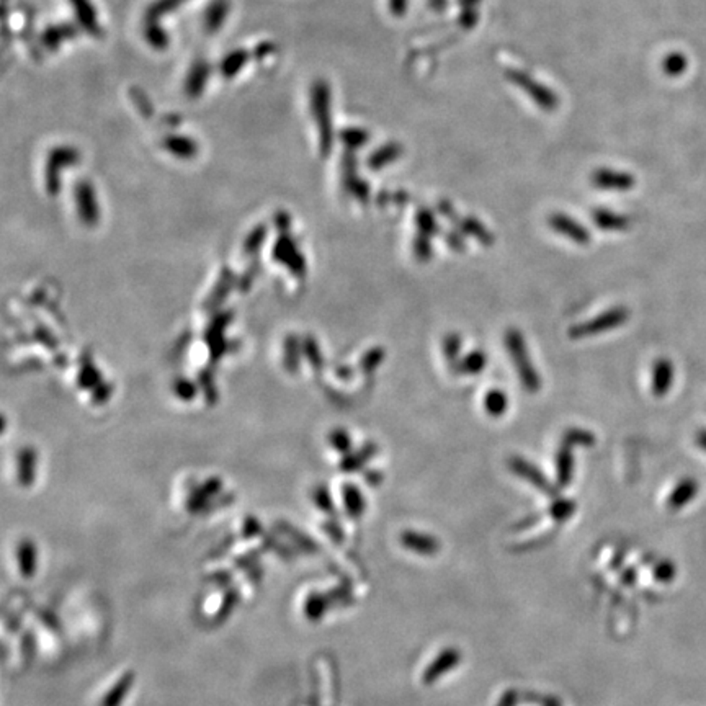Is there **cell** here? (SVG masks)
Instances as JSON below:
<instances>
[{"instance_id":"cell-31","label":"cell","mask_w":706,"mask_h":706,"mask_svg":"<svg viewBox=\"0 0 706 706\" xmlns=\"http://www.w3.org/2000/svg\"><path fill=\"white\" fill-rule=\"evenodd\" d=\"M463 340L458 333H448V336L443 339L442 350L443 355L448 358V362L455 363L459 358V353H462Z\"/></svg>"},{"instance_id":"cell-25","label":"cell","mask_w":706,"mask_h":706,"mask_svg":"<svg viewBox=\"0 0 706 706\" xmlns=\"http://www.w3.org/2000/svg\"><path fill=\"white\" fill-rule=\"evenodd\" d=\"M142 31H144L146 41L152 46V48L166 49L168 43H171L167 31L160 27V23L155 22V20H146Z\"/></svg>"},{"instance_id":"cell-30","label":"cell","mask_w":706,"mask_h":706,"mask_svg":"<svg viewBox=\"0 0 706 706\" xmlns=\"http://www.w3.org/2000/svg\"><path fill=\"white\" fill-rule=\"evenodd\" d=\"M416 226L418 229V234H424L427 238H433L438 232V224L437 219H435L433 213L429 210H420L416 216Z\"/></svg>"},{"instance_id":"cell-6","label":"cell","mask_w":706,"mask_h":706,"mask_svg":"<svg viewBox=\"0 0 706 706\" xmlns=\"http://www.w3.org/2000/svg\"><path fill=\"white\" fill-rule=\"evenodd\" d=\"M548 224L553 227V231H556L557 234L564 236L566 239L572 240V242L581 244V245L590 242L589 231H587L581 223L576 221V219L568 216V214H562V213L551 214L548 219Z\"/></svg>"},{"instance_id":"cell-21","label":"cell","mask_w":706,"mask_h":706,"mask_svg":"<svg viewBox=\"0 0 706 706\" xmlns=\"http://www.w3.org/2000/svg\"><path fill=\"white\" fill-rule=\"evenodd\" d=\"M455 371L459 375H479L481 371L486 370V365H488V355L481 350H472L464 355V357L458 358L455 363Z\"/></svg>"},{"instance_id":"cell-23","label":"cell","mask_w":706,"mask_h":706,"mask_svg":"<svg viewBox=\"0 0 706 706\" xmlns=\"http://www.w3.org/2000/svg\"><path fill=\"white\" fill-rule=\"evenodd\" d=\"M403 154V147H401L397 142H388L386 146L376 149L373 154L370 155V160H368V166H370L373 171H379V168L390 166L391 162H394L401 157Z\"/></svg>"},{"instance_id":"cell-9","label":"cell","mask_w":706,"mask_h":706,"mask_svg":"<svg viewBox=\"0 0 706 706\" xmlns=\"http://www.w3.org/2000/svg\"><path fill=\"white\" fill-rule=\"evenodd\" d=\"M674 365L669 358H657L651 370V391L656 397L666 396L674 384Z\"/></svg>"},{"instance_id":"cell-35","label":"cell","mask_w":706,"mask_h":706,"mask_svg":"<svg viewBox=\"0 0 706 706\" xmlns=\"http://www.w3.org/2000/svg\"><path fill=\"white\" fill-rule=\"evenodd\" d=\"M345 505L346 510H349L350 515L353 517H358V515L363 512V499L360 490L357 488H346L345 489Z\"/></svg>"},{"instance_id":"cell-5","label":"cell","mask_w":706,"mask_h":706,"mask_svg":"<svg viewBox=\"0 0 706 706\" xmlns=\"http://www.w3.org/2000/svg\"><path fill=\"white\" fill-rule=\"evenodd\" d=\"M507 77L518 88H522L531 100L536 101L538 107L546 110V112H553V110L557 108V97L551 90H548L543 84H540L538 80L531 79L527 73L510 71V73H507Z\"/></svg>"},{"instance_id":"cell-3","label":"cell","mask_w":706,"mask_h":706,"mask_svg":"<svg viewBox=\"0 0 706 706\" xmlns=\"http://www.w3.org/2000/svg\"><path fill=\"white\" fill-rule=\"evenodd\" d=\"M629 319V310L625 306H615L610 310L603 311L602 314L595 316L594 319L585 320V323L576 324L569 329V337L574 340L585 339V337L600 336V333L610 332L613 329L620 327Z\"/></svg>"},{"instance_id":"cell-8","label":"cell","mask_w":706,"mask_h":706,"mask_svg":"<svg viewBox=\"0 0 706 706\" xmlns=\"http://www.w3.org/2000/svg\"><path fill=\"white\" fill-rule=\"evenodd\" d=\"M211 75V64L208 61L200 58L197 61H193L192 67H190L187 77H185V94H187L190 99H200L205 92L206 86H208V80Z\"/></svg>"},{"instance_id":"cell-17","label":"cell","mask_w":706,"mask_h":706,"mask_svg":"<svg viewBox=\"0 0 706 706\" xmlns=\"http://www.w3.org/2000/svg\"><path fill=\"white\" fill-rule=\"evenodd\" d=\"M75 200H77V206H79L80 214H82L84 219H87V221H90V219L92 221H95L99 211H97V200H95L94 187H92L88 181L82 180L75 185Z\"/></svg>"},{"instance_id":"cell-40","label":"cell","mask_w":706,"mask_h":706,"mask_svg":"<svg viewBox=\"0 0 706 706\" xmlns=\"http://www.w3.org/2000/svg\"><path fill=\"white\" fill-rule=\"evenodd\" d=\"M390 7L392 14L401 16L404 15L405 8H407V0H390Z\"/></svg>"},{"instance_id":"cell-19","label":"cell","mask_w":706,"mask_h":706,"mask_svg":"<svg viewBox=\"0 0 706 706\" xmlns=\"http://www.w3.org/2000/svg\"><path fill=\"white\" fill-rule=\"evenodd\" d=\"M574 475V456L570 446L561 445L556 453V486L568 488Z\"/></svg>"},{"instance_id":"cell-4","label":"cell","mask_w":706,"mask_h":706,"mask_svg":"<svg viewBox=\"0 0 706 706\" xmlns=\"http://www.w3.org/2000/svg\"><path fill=\"white\" fill-rule=\"evenodd\" d=\"M79 151L73 146H56L49 151L48 160H46V187L49 193H58L61 168L74 166L79 162Z\"/></svg>"},{"instance_id":"cell-26","label":"cell","mask_w":706,"mask_h":706,"mask_svg":"<svg viewBox=\"0 0 706 706\" xmlns=\"http://www.w3.org/2000/svg\"><path fill=\"white\" fill-rule=\"evenodd\" d=\"M696 490H698V486H696L695 481L683 479L682 483L674 489V492L670 494L669 507H672V509H679V507L685 505L688 501H692L693 496L696 494Z\"/></svg>"},{"instance_id":"cell-43","label":"cell","mask_w":706,"mask_h":706,"mask_svg":"<svg viewBox=\"0 0 706 706\" xmlns=\"http://www.w3.org/2000/svg\"><path fill=\"white\" fill-rule=\"evenodd\" d=\"M468 2H476V0H468Z\"/></svg>"},{"instance_id":"cell-14","label":"cell","mask_w":706,"mask_h":706,"mask_svg":"<svg viewBox=\"0 0 706 706\" xmlns=\"http://www.w3.org/2000/svg\"><path fill=\"white\" fill-rule=\"evenodd\" d=\"M231 12L229 0H211L203 14V28L206 33H218L224 27Z\"/></svg>"},{"instance_id":"cell-39","label":"cell","mask_w":706,"mask_h":706,"mask_svg":"<svg viewBox=\"0 0 706 706\" xmlns=\"http://www.w3.org/2000/svg\"><path fill=\"white\" fill-rule=\"evenodd\" d=\"M446 239V244L450 245L451 249L456 252H463L464 249H466V242H464V238L462 234H458V232H448V234L445 236Z\"/></svg>"},{"instance_id":"cell-36","label":"cell","mask_w":706,"mask_h":706,"mask_svg":"<svg viewBox=\"0 0 706 706\" xmlns=\"http://www.w3.org/2000/svg\"><path fill=\"white\" fill-rule=\"evenodd\" d=\"M129 97H131V100L134 101V105H136V108L139 110V113H141L142 116L147 118V116L152 115L151 100L147 99V95L141 90V88H136V87L131 88Z\"/></svg>"},{"instance_id":"cell-34","label":"cell","mask_w":706,"mask_h":706,"mask_svg":"<svg viewBox=\"0 0 706 706\" xmlns=\"http://www.w3.org/2000/svg\"><path fill=\"white\" fill-rule=\"evenodd\" d=\"M18 568L20 572L23 574V577H31V574L35 572V551H33L31 546L25 544V546L20 548V557H18Z\"/></svg>"},{"instance_id":"cell-37","label":"cell","mask_w":706,"mask_h":706,"mask_svg":"<svg viewBox=\"0 0 706 706\" xmlns=\"http://www.w3.org/2000/svg\"><path fill=\"white\" fill-rule=\"evenodd\" d=\"M384 360V350L383 349H373L370 350L363 358L362 366L365 371H373L375 368H378Z\"/></svg>"},{"instance_id":"cell-29","label":"cell","mask_w":706,"mask_h":706,"mask_svg":"<svg viewBox=\"0 0 706 706\" xmlns=\"http://www.w3.org/2000/svg\"><path fill=\"white\" fill-rule=\"evenodd\" d=\"M339 138L349 149H360L363 144L370 141V133L362 128H345L340 131Z\"/></svg>"},{"instance_id":"cell-18","label":"cell","mask_w":706,"mask_h":706,"mask_svg":"<svg viewBox=\"0 0 706 706\" xmlns=\"http://www.w3.org/2000/svg\"><path fill=\"white\" fill-rule=\"evenodd\" d=\"M252 59V51L247 49H234L231 53H227L226 56L221 59L219 62V73H221L223 77L232 79L236 77L240 71L247 66V62Z\"/></svg>"},{"instance_id":"cell-38","label":"cell","mask_w":706,"mask_h":706,"mask_svg":"<svg viewBox=\"0 0 706 706\" xmlns=\"http://www.w3.org/2000/svg\"><path fill=\"white\" fill-rule=\"evenodd\" d=\"M277 51V45L270 43V41H264V43H259L252 51V58L257 59V61H262V59L272 56Z\"/></svg>"},{"instance_id":"cell-27","label":"cell","mask_w":706,"mask_h":706,"mask_svg":"<svg viewBox=\"0 0 706 706\" xmlns=\"http://www.w3.org/2000/svg\"><path fill=\"white\" fill-rule=\"evenodd\" d=\"M562 445L568 446H584L590 448L595 445V435L584 429H568L562 433Z\"/></svg>"},{"instance_id":"cell-24","label":"cell","mask_w":706,"mask_h":706,"mask_svg":"<svg viewBox=\"0 0 706 706\" xmlns=\"http://www.w3.org/2000/svg\"><path fill=\"white\" fill-rule=\"evenodd\" d=\"M484 409L490 417L504 416L509 409V396L502 390H489L484 396Z\"/></svg>"},{"instance_id":"cell-42","label":"cell","mask_w":706,"mask_h":706,"mask_svg":"<svg viewBox=\"0 0 706 706\" xmlns=\"http://www.w3.org/2000/svg\"><path fill=\"white\" fill-rule=\"evenodd\" d=\"M696 443H698L700 448H703L706 451V430H700V432L696 433Z\"/></svg>"},{"instance_id":"cell-28","label":"cell","mask_w":706,"mask_h":706,"mask_svg":"<svg viewBox=\"0 0 706 706\" xmlns=\"http://www.w3.org/2000/svg\"><path fill=\"white\" fill-rule=\"evenodd\" d=\"M188 0H154L146 10V20H155L159 22L162 16H166L171 12L177 10L180 5H184Z\"/></svg>"},{"instance_id":"cell-11","label":"cell","mask_w":706,"mask_h":706,"mask_svg":"<svg viewBox=\"0 0 706 706\" xmlns=\"http://www.w3.org/2000/svg\"><path fill=\"white\" fill-rule=\"evenodd\" d=\"M69 2L73 5L80 28L86 29L88 35L100 38L103 35V29H101L99 22V15H97V8L92 3V0H69Z\"/></svg>"},{"instance_id":"cell-10","label":"cell","mask_w":706,"mask_h":706,"mask_svg":"<svg viewBox=\"0 0 706 706\" xmlns=\"http://www.w3.org/2000/svg\"><path fill=\"white\" fill-rule=\"evenodd\" d=\"M592 184L602 190H616L625 192L634 187V179L629 173L612 171V168H597L592 173Z\"/></svg>"},{"instance_id":"cell-33","label":"cell","mask_w":706,"mask_h":706,"mask_svg":"<svg viewBox=\"0 0 706 706\" xmlns=\"http://www.w3.org/2000/svg\"><path fill=\"white\" fill-rule=\"evenodd\" d=\"M574 510H576V505H574L572 501H568V499H557V501L553 502L549 514H551V517L557 520V522H564V520H568L570 515L574 514Z\"/></svg>"},{"instance_id":"cell-22","label":"cell","mask_w":706,"mask_h":706,"mask_svg":"<svg viewBox=\"0 0 706 706\" xmlns=\"http://www.w3.org/2000/svg\"><path fill=\"white\" fill-rule=\"evenodd\" d=\"M456 224H458V227L462 229L463 234L471 236V238H475L477 242H481L484 245L494 244L492 232H490L483 223L477 221L476 218H459Z\"/></svg>"},{"instance_id":"cell-12","label":"cell","mask_w":706,"mask_h":706,"mask_svg":"<svg viewBox=\"0 0 706 706\" xmlns=\"http://www.w3.org/2000/svg\"><path fill=\"white\" fill-rule=\"evenodd\" d=\"M459 661H462V653L453 648L445 649L443 653H440V656L435 659V661L430 664L429 669L424 672L422 675V680H424L425 685H432L437 682V680L455 669V666H458Z\"/></svg>"},{"instance_id":"cell-7","label":"cell","mask_w":706,"mask_h":706,"mask_svg":"<svg viewBox=\"0 0 706 706\" xmlns=\"http://www.w3.org/2000/svg\"><path fill=\"white\" fill-rule=\"evenodd\" d=\"M509 466L512 468V471H514L515 475L523 477V479L528 481V483H531V486H535V488L540 489L541 492L549 494V496H556V489L549 484L546 476H544L543 472H541L540 469L535 466V464L527 462V459L520 458V456H514V458H510Z\"/></svg>"},{"instance_id":"cell-20","label":"cell","mask_w":706,"mask_h":706,"mask_svg":"<svg viewBox=\"0 0 706 706\" xmlns=\"http://www.w3.org/2000/svg\"><path fill=\"white\" fill-rule=\"evenodd\" d=\"M595 226L603 231H625L629 227V218L607 208H597L592 213Z\"/></svg>"},{"instance_id":"cell-2","label":"cell","mask_w":706,"mask_h":706,"mask_svg":"<svg viewBox=\"0 0 706 706\" xmlns=\"http://www.w3.org/2000/svg\"><path fill=\"white\" fill-rule=\"evenodd\" d=\"M504 344L509 357L514 362L515 370L520 378V383L528 392H536L541 388V376L530 358V352L525 342V337L517 329H509L505 332Z\"/></svg>"},{"instance_id":"cell-15","label":"cell","mask_w":706,"mask_h":706,"mask_svg":"<svg viewBox=\"0 0 706 706\" xmlns=\"http://www.w3.org/2000/svg\"><path fill=\"white\" fill-rule=\"evenodd\" d=\"M77 33L79 27H75L73 23L49 25V27H46L43 29V33H41L40 41L48 51H56L64 41L73 40V38L77 36Z\"/></svg>"},{"instance_id":"cell-41","label":"cell","mask_w":706,"mask_h":706,"mask_svg":"<svg viewBox=\"0 0 706 706\" xmlns=\"http://www.w3.org/2000/svg\"><path fill=\"white\" fill-rule=\"evenodd\" d=\"M440 213H442V214H445V216H446V218H451V219H455V211H453V206H451V205H450V203H448V201H442V203H440Z\"/></svg>"},{"instance_id":"cell-16","label":"cell","mask_w":706,"mask_h":706,"mask_svg":"<svg viewBox=\"0 0 706 706\" xmlns=\"http://www.w3.org/2000/svg\"><path fill=\"white\" fill-rule=\"evenodd\" d=\"M160 146L167 152H171L172 155H175L177 159H193L200 151L195 139L184 136V134H167L160 141Z\"/></svg>"},{"instance_id":"cell-1","label":"cell","mask_w":706,"mask_h":706,"mask_svg":"<svg viewBox=\"0 0 706 706\" xmlns=\"http://www.w3.org/2000/svg\"><path fill=\"white\" fill-rule=\"evenodd\" d=\"M331 86L323 79L311 86L310 103L317 131H319V149L323 155H329L333 146V123L331 107Z\"/></svg>"},{"instance_id":"cell-13","label":"cell","mask_w":706,"mask_h":706,"mask_svg":"<svg viewBox=\"0 0 706 706\" xmlns=\"http://www.w3.org/2000/svg\"><path fill=\"white\" fill-rule=\"evenodd\" d=\"M401 544L409 551L420 556H433L440 551V543L435 536L418 533V531H404L401 533Z\"/></svg>"},{"instance_id":"cell-32","label":"cell","mask_w":706,"mask_h":706,"mask_svg":"<svg viewBox=\"0 0 706 706\" xmlns=\"http://www.w3.org/2000/svg\"><path fill=\"white\" fill-rule=\"evenodd\" d=\"M412 252H414V255H416L417 260H420V262L430 260V257L433 255L432 240H430V238H427V236H424V234H418L412 242Z\"/></svg>"}]
</instances>
